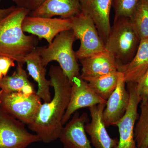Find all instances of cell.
Here are the masks:
<instances>
[{"instance_id":"19","label":"cell","mask_w":148,"mask_h":148,"mask_svg":"<svg viewBox=\"0 0 148 148\" xmlns=\"http://www.w3.org/2000/svg\"><path fill=\"white\" fill-rule=\"evenodd\" d=\"M1 90L7 92H20L26 95L36 93L34 85L28 78L23 64L17 63L16 69L12 75L0 80Z\"/></svg>"},{"instance_id":"23","label":"cell","mask_w":148,"mask_h":148,"mask_svg":"<svg viewBox=\"0 0 148 148\" xmlns=\"http://www.w3.org/2000/svg\"><path fill=\"white\" fill-rule=\"evenodd\" d=\"M140 0H113L114 21L122 18H130L137 8Z\"/></svg>"},{"instance_id":"13","label":"cell","mask_w":148,"mask_h":148,"mask_svg":"<svg viewBox=\"0 0 148 148\" xmlns=\"http://www.w3.org/2000/svg\"><path fill=\"white\" fill-rule=\"evenodd\" d=\"M113 0H82L83 13L88 15L94 22L100 37L105 43L110 31V14Z\"/></svg>"},{"instance_id":"28","label":"cell","mask_w":148,"mask_h":148,"mask_svg":"<svg viewBox=\"0 0 148 148\" xmlns=\"http://www.w3.org/2000/svg\"><path fill=\"white\" fill-rule=\"evenodd\" d=\"M3 77L2 73V72H1V70H0V80Z\"/></svg>"},{"instance_id":"18","label":"cell","mask_w":148,"mask_h":148,"mask_svg":"<svg viewBox=\"0 0 148 148\" xmlns=\"http://www.w3.org/2000/svg\"><path fill=\"white\" fill-rule=\"evenodd\" d=\"M148 70V39L141 40L135 56L128 64L118 66L126 83H136Z\"/></svg>"},{"instance_id":"20","label":"cell","mask_w":148,"mask_h":148,"mask_svg":"<svg viewBox=\"0 0 148 148\" xmlns=\"http://www.w3.org/2000/svg\"><path fill=\"white\" fill-rule=\"evenodd\" d=\"M119 74L118 71L106 74L89 79L86 82L99 97L107 101L116 88Z\"/></svg>"},{"instance_id":"3","label":"cell","mask_w":148,"mask_h":148,"mask_svg":"<svg viewBox=\"0 0 148 148\" xmlns=\"http://www.w3.org/2000/svg\"><path fill=\"white\" fill-rule=\"evenodd\" d=\"M76 39L71 29L60 33L47 47H37L43 66L46 68L51 61L58 62L72 85L74 79L80 75L79 65L73 49Z\"/></svg>"},{"instance_id":"15","label":"cell","mask_w":148,"mask_h":148,"mask_svg":"<svg viewBox=\"0 0 148 148\" xmlns=\"http://www.w3.org/2000/svg\"><path fill=\"white\" fill-rule=\"evenodd\" d=\"M79 60L82 66L81 77L86 81L92 78L118 71L115 58L106 50Z\"/></svg>"},{"instance_id":"25","label":"cell","mask_w":148,"mask_h":148,"mask_svg":"<svg viewBox=\"0 0 148 148\" xmlns=\"http://www.w3.org/2000/svg\"><path fill=\"white\" fill-rule=\"evenodd\" d=\"M17 8L25 9L30 12L36 10L45 0H12Z\"/></svg>"},{"instance_id":"8","label":"cell","mask_w":148,"mask_h":148,"mask_svg":"<svg viewBox=\"0 0 148 148\" xmlns=\"http://www.w3.org/2000/svg\"><path fill=\"white\" fill-rule=\"evenodd\" d=\"M127 90L130 95L129 103L124 116L115 125L118 127L119 138L116 148H136L134 130L136 121L138 119V107L141 103L136 83H127Z\"/></svg>"},{"instance_id":"2","label":"cell","mask_w":148,"mask_h":148,"mask_svg":"<svg viewBox=\"0 0 148 148\" xmlns=\"http://www.w3.org/2000/svg\"><path fill=\"white\" fill-rule=\"evenodd\" d=\"M29 13L25 9L16 7L0 20V56L23 64L26 56L36 48L38 38L26 35L22 30V21Z\"/></svg>"},{"instance_id":"9","label":"cell","mask_w":148,"mask_h":148,"mask_svg":"<svg viewBox=\"0 0 148 148\" xmlns=\"http://www.w3.org/2000/svg\"><path fill=\"white\" fill-rule=\"evenodd\" d=\"M71 18H48L28 15L22 21L23 32L44 39L50 44L61 32L71 30Z\"/></svg>"},{"instance_id":"4","label":"cell","mask_w":148,"mask_h":148,"mask_svg":"<svg viewBox=\"0 0 148 148\" xmlns=\"http://www.w3.org/2000/svg\"><path fill=\"white\" fill-rule=\"evenodd\" d=\"M141 40L130 18H120L114 21L111 26L105 49L115 58L118 67L132 60Z\"/></svg>"},{"instance_id":"16","label":"cell","mask_w":148,"mask_h":148,"mask_svg":"<svg viewBox=\"0 0 148 148\" xmlns=\"http://www.w3.org/2000/svg\"><path fill=\"white\" fill-rule=\"evenodd\" d=\"M81 12L80 0H45L30 16L52 18L59 16L71 18Z\"/></svg>"},{"instance_id":"6","label":"cell","mask_w":148,"mask_h":148,"mask_svg":"<svg viewBox=\"0 0 148 148\" xmlns=\"http://www.w3.org/2000/svg\"><path fill=\"white\" fill-rule=\"evenodd\" d=\"M41 104L37 93L26 95L0 90V108L28 126L34 121Z\"/></svg>"},{"instance_id":"26","label":"cell","mask_w":148,"mask_h":148,"mask_svg":"<svg viewBox=\"0 0 148 148\" xmlns=\"http://www.w3.org/2000/svg\"><path fill=\"white\" fill-rule=\"evenodd\" d=\"M14 66L13 59L6 56H0V70L4 77L7 75L10 67Z\"/></svg>"},{"instance_id":"27","label":"cell","mask_w":148,"mask_h":148,"mask_svg":"<svg viewBox=\"0 0 148 148\" xmlns=\"http://www.w3.org/2000/svg\"><path fill=\"white\" fill-rule=\"evenodd\" d=\"M1 1V0H0ZM16 7L11 6L6 9L0 8V20L8 15L12 11L14 10Z\"/></svg>"},{"instance_id":"29","label":"cell","mask_w":148,"mask_h":148,"mask_svg":"<svg viewBox=\"0 0 148 148\" xmlns=\"http://www.w3.org/2000/svg\"><path fill=\"white\" fill-rule=\"evenodd\" d=\"M136 148H148V146H147V147H143V148H138V147H136Z\"/></svg>"},{"instance_id":"7","label":"cell","mask_w":148,"mask_h":148,"mask_svg":"<svg viewBox=\"0 0 148 148\" xmlns=\"http://www.w3.org/2000/svg\"><path fill=\"white\" fill-rule=\"evenodd\" d=\"M39 142L40 138L29 132L24 123L0 108V148H26Z\"/></svg>"},{"instance_id":"1","label":"cell","mask_w":148,"mask_h":148,"mask_svg":"<svg viewBox=\"0 0 148 148\" xmlns=\"http://www.w3.org/2000/svg\"><path fill=\"white\" fill-rule=\"evenodd\" d=\"M54 90L52 99L42 104L34 121L28 125L41 142L49 144L59 138L63 129L62 119L69 106L72 84L59 66H51L49 72Z\"/></svg>"},{"instance_id":"22","label":"cell","mask_w":148,"mask_h":148,"mask_svg":"<svg viewBox=\"0 0 148 148\" xmlns=\"http://www.w3.org/2000/svg\"><path fill=\"white\" fill-rule=\"evenodd\" d=\"M141 103V113L134 130L135 143L138 148L148 146V100Z\"/></svg>"},{"instance_id":"14","label":"cell","mask_w":148,"mask_h":148,"mask_svg":"<svg viewBox=\"0 0 148 148\" xmlns=\"http://www.w3.org/2000/svg\"><path fill=\"white\" fill-rule=\"evenodd\" d=\"M88 122L87 114L74 113L71 120L63 127L58 138L64 148H92L85 130Z\"/></svg>"},{"instance_id":"5","label":"cell","mask_w":148,"mask_h":148,"mask_svg":"<svg viewBox=\"0 0 148 148\" xmlns=\"http://www.w3.org/2000/svg\"><path fill=\"white\" fill-rule=\"evenodd\" d=\"M71 19V29L80 42L79 48L75 52L77 59L80 60L106 50L105 43L90 16L81 12Z\"/></svg>"},{"instance_id":"10","label":"cell","mask_w":148,"mask_h":148,"mask_svg":"<svg viewBox=\"0 0 148 148\" xmlns=\"http://www.w3.org/2000/svg\"><path fill=\"white\" fill-rule=\"evenodd\" d=\"M107 102L94 92L81 75L75 77L73 80L70 101L62 119V124H66L72 114L79 109L100 104H106Z\"/></svg>"},{"instance_id":"11","label":"cell","mask_w":148,"mask_h":148,"mask_svg":"<svg viewBox=\"0 0 148 148\" xmlns=\"http://www.w3.org/2000/svg\"><path fill=\"white\" fill-rule=\"evenodd\" d=\"M125 84L123 75L119 72L116 88L107 100L103 112V120L106 127L115 125L126 112L130 95L125 88Z\"/></svg>"},{"instance_id":"12","label":"cell","mask_w":148,"mask_h":148,"mask_svg":"<svg viewBox=\"0 0 148 148\" xmlns=\"http://www.w3.org/2000/svg\"><path fill=\"white\" fill-rule=\"evenodd\" d=\"M106 105L100 104L88 108L91 121L86 124L85 130L95 148H116L118 144L117 139L111 138L103 122V114Z\"/></svg>"},{"instance_id":"24","label":"cell","mask_w":148,"mask_h":148,"mask_svg":"<svg viewBox=\"0 0 148 148\" xmlns=\"http://www.w3.org/2000/svg\"><path fill=\"white\" fill-rule=\"evenodd\" d=\"M136 84L137 91L141 98V103L146 102L148 100V70Z\"/></svg>"},{"instance_id":"17","label":"cell","mask_w":148,"mask_h":148,"mask_svg":"<svg viewBox=\"0 0 148 148\" xmlns=\"http://www.w3.org/2000/svg\"><path fill=\"white\" fill-rule=\"evenodd\" d=\"M27 70L29 75L32 77L38 84L37 94L44 102H49L51 100L50 80L46 77L45 67L43 66L41 58L37 50V48L24 58Z\"/></svg>"},{"instance_id":"30","label":"cell","mask_w":148,"mask_h":148,"mask_svg":"<svg viewBox=\"0 0 148 148\" xmlns=\"http://www.w3.org/2000/svg\"><path fill=\"white\" fill-rule=\"evenodd\" d=\"M80 1H82V0H80Z\"/></svg>"},{"instance_id":"21","label":"cell","mask_w":148,"mask_h":148,"mask_svg":"<svg viewBox=\"0 0 148 148\" xmlns=\"http://www.w3.org/2000/svg\"><path fill=\"white\" fill-rule=\"evenodd\" d=\"M130 18L141 39H148V0H140Z\"/></svg>"}]
</instances>
